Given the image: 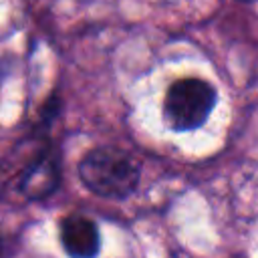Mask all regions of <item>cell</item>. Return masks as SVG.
I'll return each instance as SVG.
<instances>
[{"label": "cell", "instance_id": "1", "mask_svg": "<svg viewBox=\"0 0 258 258\" xmlns=\"http://www.w3.org/2000/svg\"><path fill=\"white\" fill-rule=\"evenodd\" d=\"M79 177L85 187L107 200H125L139 185V167L133 157L117 147L89 149L79 161Z\"/></svg>", "mask_w": 258, "mask_h": 258}, {"label": "cell", "instance_id": "2", "mask_svg": "<svg viewBox=\"0 0 258 258\" xmlns=\"http://www.w3.org/2000/svg\"><path fill=\"white\" fill-rule=\"evenodd\" d=\"M216 89L196 77L169 85L163 99V117L173 131H194L202 127L216 105Z\"/></svg>", "mask_w": 258, "mask_h": 258}, {"label": "cell", "instance_id": "3", "mask_svg": "<svg viewBox=\"0 0 258 258\" xmlns=\"http://www.w3.org/2000/svg\"><path fill=\"white\" fill-rule=\"evenodd\" d=\"M60 246L71 258H95L101 248L97 226L79 214H71L60 222Z\"/></svg>", "mask_w": 258, "mask_h": 258}, {"label": "cell", "instance_id": "4", "mask_svg": "<svg viewBox=\"0 0 258 258\" xmlns=\"http://www.w3.org/2000/svg\"><path fill=\"white\" fill-rule=\"evenodd\" d=\"M58 179H60L58 161L50 153L48 155L44 153L26 169L20 181V191L28 200H42L56 189Z\"/></svg>", "mask_w": 258, "mask_h": 258}, {"label": "cell", "instance_id": "5", "mask_svg": "<svg viewBox=\"0 0 258 258\" xmlns=\"http://www.w3.org/2000/svg\"><path fill=\"white\" fill-rule=\"evenodd\" d=\"M238 2H246V4H250V2H254V0H238Z\"/></svg>", "mask_w": 258, "mask_h": 258}, {"label": "cell", "instance_id": "6", "mask_svg": "<svg viewBox=\"0 0 258 258\" xmlns=\"http://www.w3.org/2000/svg\"><path fill=\"white\" fill-rule=\"evenodd\" d=\"M0 252H2V238H0Z\"/></svg>", "mask_w": 258, "mask_h": 258}]
</instances>
